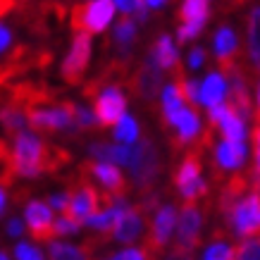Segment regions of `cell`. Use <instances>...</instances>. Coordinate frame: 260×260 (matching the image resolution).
<instances>
[{
  "mask_svg": "<svg viewBox=\"0 0 260 260\" xmlns=\"http://www.w3.org/2000/svg\"><path fill=\"white\" fill-rule=\"evenodd\" d=\"M246 160V146H234L222 139V143L215 146V167H213V177L215 181L222 179V170H239L244 167Z\"/></svg>",
  "mask_w": 260,
  "mask_h": 260,
  "instance_id": "obj_13",
  "label": "cell"
},
{
  "mask_svg": "<svg viewBox=\"0 0 260 260\" xmlns=\"http://www.w3.org/2000/svg\"><path fill=\"white\" fill-rule=\"evenodd\" d=\"M126 86L132 88V93L139 98V101H153L155 95L162 91V70L153 62V57H146L129 77V84Z\"/></svg>",
  "mask_w": 260,
  "mask_h": 260,
  "instance_id": "obj_9",
  "label": "cell"
},
{
  "mask_svg": "<svg viewBox=\"0 0 260 260\" xmlns=\"http://www.w3.org/2000/svg\"><path fill=\"white\" fill-rule=\"evenodd\" d=\"M224 229H229L237 239L251 241L260 239V193L251 189L241 201H239L232 213L224 217Z\"/></svg>",
  "mask_w": 260,
  "mask_h": 260,
  "instance_id": "obj_2",
  "label": "cell"
},
{
  "mask_svg": "<svg viewBox=\"0 0 260 260\" xmlns=\"http://www.w3.org/2000/svg\"><path fill=\"white\" fill-rule=\"evenodd\" d=\"M115 260H148V253L143 248H124V251L117 253Z\"/></svg>",
  "mask_w": 260,
  "mask_h": 260,
  "instance_id": "obj_28",
  "label": "cell"
},
{
  "mask_svg": "<svg viewBox=\"0 0 260 260\" xmlns=\"http://www.w3.org/2000/svg\"><path fill=\"white\" fill-rule=\"evenodd\" d=\"M150 57L160 70H177L179 67V57H177V48L167 34H160L150 46Z\"/></svg>",
  "mask_w": 260,
  "mask_h": 260,
  "instance_id": "obj_15",
  "label": "cell"
},
{
  "mask_svg": "<svg viewBox=\"0 0 260 260\" xmlns=\"http://www.w3.org/2000/svg\"><path fill=\"white\" fill-rule=\"evenodd\" d=\"M22 232H24L22 222L17 220V217H12V220L8 222V234H10V237H19V234H22Z\"/></svg>",
  "mask_w": 260,
  "mask_h": 260,
  "instance_id": "obj_34",
  "label": "cell"
},
{
  "mask_svg": "<svg viewBox=\"0 0 260 260\" xmlns=\"http://www.w3.org/2000/svg\"><path fill=\"white\" fill-rule=\"evenodd\" d=\"M227 93V79L222 77L220 72H210L203 81V91H201V103L208 108L222 105V98Z\"/></svg>",
  "mask_w": 260,
  "mask_h": 260,
  "instance_id": "obj_16",
  "label": "cell"
},
{
  "mask_svg": "<svg viewBox=\"0 0 260 260\" xmlns=\"http://www.w3.org/2000/svg\"><path fill=\"white\" fill-rule=\"evenodd\" d=\"M88 60H91V36L88 34H74L70 46V53L62 62V79L70 84V86H79L84 81V74H86Z\"/></svg>",
  "mask_w": 260,
  "mask_h": 260,
  "instance_id": "obj_8",
  "label": "cell"
},
{
  "mask_svg": "<svg viewBox=\"0 0 260 260\" xmlns=\"http://www.w3.org/2000/svg\"><path fill=\"white\" fill-rule=\"evenodd\" d=\"M15 258L17 260H43V253H41L36 246L22 241V244H17V248H15Z\"/></svg>",
  "mask_w": 260,
  "mask_h": 260,
  "instance_id": "obj_27",
  "label": "cell"
},
{
  "mask_svg": "<svg viewBox=\"0 0 260 260\" xmlns=\"http://www.w3.org/2000/svg\"><path fill=\"white\" fill-rule=\"evenodd\" d=\"M79 222H74V220H70V217H60V220H55V224H53V234L55 237H70V234H77L79 232Z\"/></svg>",
  "mask_w": 260,
  "mask_h": 260,
  "instance_id": "obj_26",
  "label": "cell"
},
{
  "mask_svg": "<svg viewBox=\"0 0 260 260\" xmlns=\"http://www.w3.org/2000/svg\"><path fill=\"white\" fill-rule=\"evenodd\" d=\"M10 43H12V34H10L8 26H3V24H0V53H3Z\"/></svg>",
  "mask_w": 260,
  "mask_h": 260,
  "instance_id": "obj_33",
  "label": "cell"
},
{
  "mask_svg": "<svg viewBox=\"0 0 260 260\" xmlns=\"http://www.w3.org/2000/svg\"><path fill=\"white\" fill-rule=\"evenodd\" d=\"M8 208V193H5V186H0V215L5 213Z\"/></svg>",
  "mask_w": 260,
  "mask_h": 260,
  "instance_id": "obj_35",
  "label": "cell"
},
{
  "mask_svg": "<svg viewBox=\"0 0 260 260\" xmlns=\"http://www.w3.org/2000/svg\"><path fill=\"white\" fill-rule=\"evenodd\" d=\"M24 215H26V227L31 232V237L36 241H50L55 237L53 234V210L50 205L43 203V201H29L26 208H24Z\"/></svg>",
  "mask_w": 260,
  "mask_h": 260,
  "instance_id": "obj_11",
  "label": "cell"
},
{
  "mask_svg": "<svg viewBox=\"0 0 260 260\" xmlns=\"http://www.w3.org/2000/svg\"><path fill=\"white\" fill-rule=\"evenodd\" d=\"M234 260H260V239L241 241L234 253Z\"/></svg>",
  "mask_w": 260,
  "mask_h": 260,
  "instance_id": "obj_25",
  "label": "cell"
},
{
  "mask_svg": "<svg viewBox=\"0 0 260 260\" xmlns=\"http://www.w3.org/2000/svg\"><path fill=\"white\" fill-rule=\"evenodd\" d=\"M88 153H91L98 162H110V165H132L134 148H126V146H112V143H91V146H88Z\"/></svg>",
  "mask_w": 260,
  "mask_h": 260,
  "instance_id": "obj_14",
  "label": "cell"
},
{
  "mask_svg": "<svg viewBox=\"0 0 260 260\" xmlns=\"http://www.w3.org/2000/svg\"><path fill=\"white\" fill-rule=\"evenodd\" d=\"M208 3H210V0H184V5H181V10H179V17L184 22H191V19L210 15Z\"/></svg>",
  "mask_w": 260,
  "mask_h": 260,
  "instance_id": "obj_22",
  "label": "cell"
},
{
  "mask_svg": "<svg viewBox=\"0 0 260 260\" xmlns=\"http://www.w3.org/2000/svg\"><path fill=\"white\" fill-rule=\"evenodd\" d=\"M208 17H210V15L198 17V19H191V22H184L179 26V31H177V41H179V43H186V41H191L193 36H198V34L203 31V26H205V22H208Z\"/></svg>",
  "mask_w": 260,
  "mask_h": 260,
  "instance_id": "obj_24",
  "label": "cell"
},
{
  "mask_svg": "<svg viewBox=\"0 0 260 260\" xmlns=\"http://www.w3.org/2000/svg\"><path fill=\"white\" fill-rule=\"evenodd\" d=\"M141 232H143V213L139 210V205H134V208L122 210V215L115 222V229H112V239L122 241V244H132V241L141 237Z\"/></svg>",
  "mask_w": 260,
  "mask_h": 260,
  "instance_id": "obj_12",
  "label": "cell"
},
{
  "mask_svg": "<svg viewBox=\"0 0 260 260\" xmlns=\"http://www.w3.org/2000/svg\"><path fill=\"white\" fill-rule=\"evenodd\" d=\"M174 227H177V208L170 203L160 205L155 210L153 222H150V232L146 237V246H143V251L148 253V260H158L162 255Z\"/></svg>",
  "mask_w": 260,
  "mask_h": 260,
  "instance_id": "obj_5",
  "label": "cell"
},
{
  "mask_svg": "<svg viewBox=\"0 0 260 260\" xmlns=\"http://www.w3.org/2000/svg\"><path fill=\"white\" fill-rule=\"evenodd\" d=\"M115 139L119 143H134L139 139V122L134 117H129V115L122 117V122L115 126Z\"/></svg>",
  "mask_w": 260,
  "mask_h": 260,
  "instance_id": "obj_21",
  "label": "cell"
},
{
  "mask_svg": "<svg viewBox=\"0 0 260 260\" xmlns=\"http://www.w3.org/2000/svg\"><path fill=\"white\" fill-rule=\"evenodd\" d=\"M201 229H203V210L196 205H184L177 220V241L174 248L184 253H193L201 244Z\"/></svg>",
  "mask_w": 260,
  "mask_h": 260,
  "instance_id": "obj_10",
  "label": "cell"
},
{
  "mask_svg": "<svg viewBox=\"0 0 260 260\" xmlns=\"http://www.w3.org/2000/svg\"><path fill=\"white\" fill-rule=\"evenodd\" d=\"M246 41H248V55H251L255 70L260 72V5L251 10L246 17Z\"/></svg>",
  "mask_w": 260,
  "mask_h": 260,
  "instance_id": "obj_17",
  "label": "cell"
},
{
  "mask_svg": "<svg viewBox=\"0 0 260 260\" xmlns=\"http://www.w3.org/2000/svg\"><path fill=\"white\" fill-rule=\"evenodd\" d=\"M260 115V81H258V110H255Z\"/></svg>",
  "mask_w": 260,
  "mask_h": 260,
  "instance_id": "obj_37",
  "label": "cell"
},
{
  "mask_svg": "<svg viewBox=\"0 0 260 260\" xmlns=\"http://www.w3.org/2000/svg\"><path fill=\"white\" fill-rule=\"evenodd\" d=\"M115 15V3L112 0H91L79 3L70 10V26L77 34H103L108 29Z\"/></svg>",
  "mask_w": 260,
  "mask_h": 260,
  "instance_id": "obj_4",
  "label": "cell"
},
{
  "mask_svg": "<svg viewBox=\"0 0 260 260\" xmlns=\"http://www.w3.org/2000/svg\"><path fill=\"white\" fill-rule=\"evenodd\" d=\"M115 5H117L124 15H132L136 12V5H139V0H115Z\"/></svg>",
  "mask_w": 260,
  "mask_h": 260,
  "instance_id": "obj_32",
  "label": "cell"
},
{
  "mask_svg": "<svg viewBox=\"0 0 260 260\" xmlns=\"http://www.w3.org/2000/svg\"><path fill=\"white\" fill-rule=\"evenodd\" d=\"M158 260H193V253H184V251H177V248H172L170 253H162Z\"/></svg>",
  "mask_w": 260,
  "mask_h": 260,
  "instance_id": "obj_31",
  "label": "cell"
},
{
  "mask_svg": "<svg viewBox=\"0 0 260 260\" xmlns=\"http://www.w3.org/2000/svg\"><path fill=\"white\" fill-rule=\"evenodd\" d=\"M48 253H50V260H91L88 246H72L62 241H50Z\"/></svg>",
  "mask_w": 260,
  "mask_h": 260,
  "instance_id": "obj_20",
  "label": "cell"
},
{
  "mask_svg": "<svg viewBox=\"0 0 260 260\" xmlns=\"http://www.w3.org/2000/svg\"><path fill=\"white\" fill-rule=\"evenodd\" d=\"M50 208H57V210H62V215L67 213V208H70V191L67 193H53L50 201H48Z\"/></svg>",
  "mask_w": 260,
  "mask_h": 260,
  "instance_id": "obj_29",
  "label": "cell"
},
{
  "mask_svg": "<svg viewBox=\"0 0 260 260\" xmlns=\"http://www.w3.org/2000/svg\"><path fill=\"white\" fill-rule=\"evenodd\" d=\"M203 62H205V50L203 48H193V50H191V55H189V67L191 70H198Z\"/></svg>",
  "mask_w": 260,
  "mask_h": 260,
  "instance_id": "obj_30",
  "label": "cell"
},
{
  "mask_svg": "<svg viewBox=\"0 0 260 260\" xmlns=\"http://www.w3.org/2000/svg\"><path fill=\"white\" fill-rule=\"evenodd\" d=\"M93 112L101 126H117L124 117L126 95L122 93V86H103L93 95Z\"/></svg>",
  "mask_w": 260,
  "mask_h": 260,
  "instance_id": "obj_7",
  "label": "cell"
},
{
  "mask_svg": "<svg viewBox=\"0 0 260 260\" xmlns=\"http://www.w3.org/2000/svg\"><path fill=\"white\" fill-rule=\"evenodd\" d=\"M72 162V153L62 146L48 143L31 132H22L12 143L15 177H39L43 172H60Z\"/></svg>",
  "mask_w": 260,
  "mask_h": 260,
  "instance_id": "obj_1",
  "label": "cell"
},
{
  "mask_svg": "<svg viewBox=\"0 0 260 260\" xmlns=\"http://www.w3.org/2000/svg\"><path fill=\"white\" fill-rule=\"evenodd\" d=\"M234 253H237V248H232L224 239H220L203 251V260H234Z\"/></svg>",
  "mask_w": 260,
  "mask_h": 260,
  "instance_id": "obj_23",
  "label": "cell"
},
{
  "mask_svg": "<svg viewBox=\"0 0 260 260\" xmlns=\"http://www.w3.org/2000/svg\"><path fill=\"white\" fill-rule=\"evenodd\" d=\"M129 170H132V181H134L136 189L141 191L143 196L150 193L153 186H155V179H158V174H160V150L150 136H146L134 148Z\"/></svg>",
  "mask_w": 260,
  "mask_h": 260,
  "instance_id": "obj_3",
  "label": "cell"
},
{
  "mask_svg": "<svg viewBox=\"0 0 260 260\" xmlns=\"http://www.w3.org/2000/svg\"><path fill=\"white\" fill-rule=\"evenodd\" d=\"M165 3H167V0H146V5H148V8H153V10H160Z\"/></svg>",
  "mask_w": 260,
  "mask_h": 260,
  "instance_id": "obj_36",
  "label": "cell"
},
{
  "mask_svg": "<svg viewBox=\"0 0 260 260\" xmlns=\"http://www.w3.org/2000/svg\"><path fill=\"white\" fill-rule=\"evenodd\" d=\"M215 55H217V62L222 60H229V57H237V50H239V43H237V36L229 26H220L217 34H215Z\"/></svg>",
  "mask_w": 260,
  "mask_h": 260,
  "instance_id": "obj_19",
  "label": "cell"
},
{
  "mask_svg": "<svg viewBox=\"0 0 260 260\" xmlns=\"http://www.w3.org/2000/svg\"><path fill=\"white\" fill-rule=\"evenodd\" d=\"M0 260H10V258H8V253H5V251H0Z\"/></svg>",
  "mask_w": 260,
  "mask_h": 260,
  "instance_id": "obj_38",
  "label": "cell"
},
{
  "mask_svg": "<svg viewBox=\"0 0 260 260\" xmlns=\"http://www.w3.org/2000/svg\"><path fill=\"white\" fill-rule=\"evenodd\" d=\"M220 129H222L224 141L234 143V146H244V134H246L244 119L239 117V115L232 110L229 105H227V115H224V117H222V122H220Z\"/></svg>",
  "mask_w": 260,
  "mask_h": 260,
  "instance_id": "obj_18",
  "label": "cell"
},
{
  "mask_svg": "<svg viewBox=\"0 0 260 260\" xmlns=\"http://www.w3.org/2000/svg\"><path fill=\"white\" fill-rule=\"evenodd\" d=\"M77 172L81 177H86L88 181H95L105 193L117 198H126V191H129V184H126L124 174L119 172L117 165H110V162H98V160H88L84 165H79Z\"/></svg>",
  "mask_w": 260,
  "mask_h": 260,
  "instance_id": "obj_6",
  "label": "cell"
}]
</instances>
